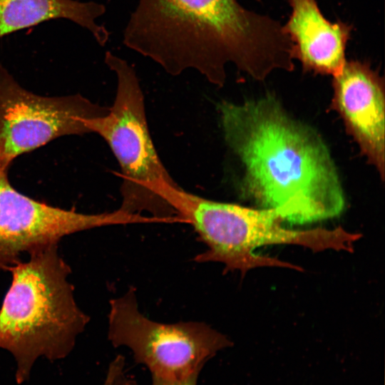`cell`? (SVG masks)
<instances>
[{
  "instance_id": "cell-1",
  "label": "cell",
  "mask_w": 385,
  "mask_h": 385,
  "mask_svg": "<svg viewBox=\"0 0 385 385\" xmlns=\"http://www.w3.org/2000/svg\"><path fill=\"white\" fill-rule=\"evenodd\" d=\"M217 111L226 145L242 169L237 183L242 197L255 207L284 211L292 224L343 212V188L327 145L276 97L222 101Z\"/></svg>"
},
{
  "instance_id": "cell-2",
  "label": "cell",
  "mask_w": 385,
  "mask_h": 385,
  "mask_svg": "<svg viewBox=\"0 0 385 385\" xmlns=\"http://www.w3.org/2000/svg\"><path fill=\"white\" fill-rule=\"evenodd\" d=\"M123 41L172 76L191 69L217 86L230 63L257 81L294 68L283 25L237 0H138Z\"/></svg>"
},
{
  "instance_id": "cell-3",
  "label": "cell",
  "mask_w": 385,
  "mask_h": 385,
  "mask_svg": "<svg viewBox=\"0 0 385 385\" xmlns=\"http://www.w3.org/2000/svg\"><path fill=\"white\" fill-rule=\"evenodd\" d=\"M9 267L11 286L0 309V348L12 354L16 381H26L41 357H66L89 317L77 306L68 265L58 244L36 248Z\"/></svg>"
},
{
  "instance_id": "cell-4",
  "label": "cell",
  "mask_w": 385,
  "mask_h": 385,
  "mask_svg": "<svg viewBox=\"0 0 385 385\" xmlns=\"http://www.w3.org/2000/svg\"><path fill=\"white\" fill-rule=\"evenodd\" d=\"M176 215L191 225L206 250L195 256L197 262H219L225 272L245 274L262 267L302 270L275 257L255 254L256 249L273 245L302 246L314 252L345 250L349 236L342 227L293 230L283 226L286 214L279 209L250 207L207 199L180 188L169 199Z\"/></svg>"
},
{
  "instance_id": "cell-5",
  "label": "cell",
  "mask_w": 385,
  "mask_h": 385,
  "mask_svg": "<svg viewBox=\"0 0 385 385\" xmlns=\"http://www.w3.org/2000/svg\"><path fill=\"white\" fill-rule=\"evenodd\" d=\"M105 62L117 78L115 98L108 112L88 120L91 133L108 145L120 168L122 202L130 214L183 222L165 200L178 185L162 163L150 136L144 96L135 69L124 59L107 51Z\"/></svg>"
},
{
  "instance_id": "cell-6",
  "label": "cell",
  "mask_w": 385,
  "mask_h": 385,
  "mask_svg": "<svg viewBox=\"0 0 385 385\" xmlns=\"http://www.w3.org/2000/svg\"><path fill=\"white\" fill-rule=\"evenodd\" d=\"M108 338L128 348L151 376L181 381L201 372L216 354L232 345L222 333L202 322L160 323L139 309L135 288L110 302Z\"/></svg>"
},
{
  "instance_id": "cell-7",
  "label": "cell",
  "mask_w": 385,
  "mask_h": 385,
  "mask_svg": "<svg viewBox=\"0 0 385 385\" xmlns=\"http://www.w3.org/2000/svg\"><path fill=\"white\" fill-rule=\"evenodd\" d=\"M108 111L79 94H34L0 64V168L9 169L18 156L57 138L91 133L87 120Z\"/></svg>"
},
{
  "instance_id": "cell-8",
  "label": "cell",
  "mask_w": 385,
  "mask_h": 385,
  "mask_svg": "<svg viewBox=\"0 0 385 385\" xmlns=\"http://www.w3.org/2000/svg\"><path fill=\"white\" fill-rule=\"evenodd\" d=\"M0 168V270H8L22 254L48 245L75 232L109 225L146 223L148 218L118 208L86 214L65 210L17 191Z\"/></svg>"
},
{
  "instance_id": "cell-9",
  "label": "cell",
  "mask_w": 385,
  "mask_h": 385,
  "mask_svg": "<svg viewBox=\"0 0 385 385\" xmlns=\"http://www.w3.org/2000/svg\"><path fill=\"white\" fill-rule=\"evenodd\" d=\"M332 105L347 132L383 180L385 171L384 83L366 62L346 61L333 76Z\"/></svg>"
},
{
  "instance_id": "cell-10",
  "label": "cell",
  "mask_w": 385,
  "mask_h": 385,
  "mask_svg": "<svg viewBox=\"0 0 385 385\" xmlns=\"http://www.w3.org/2000/svg\"><path fill=\"white\" fill-rule=\"evenodd\" d=\"M288 1L292 12L283 26L292 43L294 58L305 71L332 76L339 74L346 61L345 50L352 26L327 19L316 0Z\"/></svg>"
},
{
  "instance_id": "cell-11",
  "label": "cell",
  "mask_w": 385,
  "mask_h": 385,
  "mask_svg": "<svg viewBox=\"0 0 385 385\" xmlns=\"http://www.w3.org/2000/svg\"><path fill=\"white\" fill-rule=\"evenodd\" d=\"M105 12L103 5L93 1L0 0V38L46 21L66 19L88 29L96 41L104 46L109 33L97 24V19Z\"/></svg>"
},
{
  "instance_id": "cell-12",
  "label": "cell",
  "mask_w": 385,
  "mask_h": 385,
  "mask_svg": "<svg viewBox=\"0 0 385 385\" xmlns=\"http://www.w3.org/2000/svg\"><path fill=\"white\" fill-rule=\"evenodd\" d=\"M200 372L195 373L181 381H166L152 377L150 385H197ZM127 385H140L132 378H128Z\"/></svg>"
},
{
  "instance_id": "cell-13",
  "label": "cell",
  "mask_w": 385,
  "mask_h": 385,
  "mask_svg": "<svg viewBox=\"0 0 385 385\" xmlns=\"http://www.w3.org/2000/svg\"><path fill=\"white\" fill-rule=\"evenodd\" d=\"M258 1H260V0H258Z\"/></svg>"
}]
</instances>
